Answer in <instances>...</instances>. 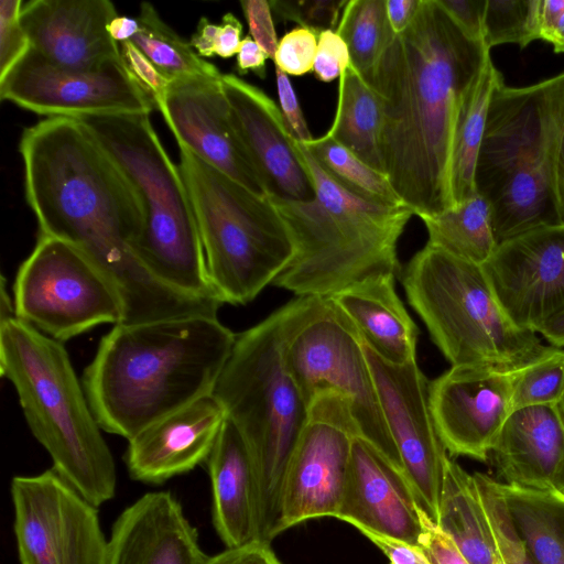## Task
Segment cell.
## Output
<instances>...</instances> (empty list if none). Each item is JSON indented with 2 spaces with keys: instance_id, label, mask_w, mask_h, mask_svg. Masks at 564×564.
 I'll list each match as a JSON object with an SVG mask.
<instances>
[{
  "instance_id": "6da1fadb",
  "label": "cell",
  "mask_w": 564,
  "mask_h": 564,
  "mask_svg": "<svg viewBox=\"0 0 564 564\" xmlns=\"http://www.w3.org/2000/svg\"><path fill=\"white\" fill-rule=\"evenodd\" d=\"M19 150L40 235L73 245L105 274L122 301L121 324L217 316L219 300L181 292L142 263L135 252L143 225L138 194L80 120H41L23 131Z\"/></svg>"
},
{
  "instance_id": "7a4b0ae2",
  "label": "cell",
  "mask_w": 564,
  "mask_h": 564,
  "mask_svg": "<svg viewBox=\"0 0 564 564\" xmlns=\"http://www.w3.org/2000/svg\"><path fill=\"white\" fill-rule=\"evenodd\" d=\"M490 50L466 34L437 0H420L410 25L394 34L369 85L382 107L384 174L415 216L455 207L452 151L463 101Z\"/></svg>"
},
{
  "instance_id": "3957f363",
  "label": "cell",
  "mask_w": 564,
  "mask_h": 564,
  "mask_svg": "<svg viewBox=\"0 0 564 564\" xmlns=\"http://www.w3.org/2000/svg\"><path fill=\"white\" fill-rule=\"evenodd\" d=\"M235 341L236 334L212 315L115 325L83 375L100 429L129 441L213 394Z\"/></svg>"
},
{
  "instance_id": "277c9868",
  "label": "cell",
  "mask_w": 564,
  "mask_h": 564,
  "mask_svg": "<svg viewBox=\"0 0 564 564\" xmlns=\"http://www.w3.org/2000/svg\"><path fill=\"white\" fill-rule=\"evenodd\" d=\"M325 306L326 297L296 296L236 335L213 391L249 453L260 542L270 543L280 534L283 477L308 416V404L289 366L288 347Z\"/></svg>"
},
{
  "instance_id": "5b68a950",
  "label": "cell",
  "mask_w": 564,
  "mask_h": 564,
  "mask_svg": "<svg viewBox=\"0 0 564 564\" xmlns=\"http://www.w3.org/2000/svg\"><path fill=\"white\" fill-rule=\"evenodd\" d=\"M563 130L564 72L523 87L497 83L475 174L497 245L560 225L554 165Z\"/></svg>"
},
{
  "instance_id": "8992f818",
  "label": "cell",
  "mask_w": 564,
  "mask_h": 564,
  "mask_svg": "<svg viewBox=\"0 0 564 564\" xmlns=\"http://www.w3.org/2000/svg\"><path fill=\"white\" fill-rule=\"evenodd\" d=\"M300 149L316 196L308 202L269 197L294 246L291 262L273 284L297 296L327 297L375 275H397V245L413 212L357 196L301 143Z\"/></svg>"
},
{
  "instance_id": "52a82bcc",
  "label": "cell",
  "mask_w": 564,
  "mask_h": 564,
  "mask_svg": "<svg viewBox=\"0 0 564 564\" xmlns=\"http://www.w3.org/2000/svg\"><path fill=\"white\" fill-rule=\"evenodd\" d=\"M0 370L52 468L94 506L111 500L115 459L63 344L18 317L0 323Z\"/></svg>"
},
{
  "instance_id": "ba28073f",
  "label": "cell",
  "mask_w": 564,
  "mask_h": 564,
  "mask_svg": "<svg viewBox=\"0 0 564 564\" xmlns=\"http://www.w3.org/2000/svg\"><path fill=\"white\" fill-rule=\"evenodd\" d=\"M78 120L138 194L143 225L135 252L142 263L163 283L181 292L219 300L207 276L199 230L181 169L162 145L150 113Z\"/></svg>"
},
{
  "instance_id": "9c48e42d",
  "label": "cell",
  "mask_w": 564,
  "mask_h": 564,
  "mask_svg": "<svg viewBox=\"0 0 564 564\" xmlns=\"http://www.w3.org/2000/svg\"><path fill=\"white\" fill-rule=\"evenodd\" d=\"M412 308L451 366L518 371L549 348L517 326L500 305L481 265L425 245L402 270Z\"/></svg>"
},
{
  "instance_id": "30bf717a",
  "label": "cell",
  "mask_w": 564,
  "mask_h": 564,
  "mask_svg": "<svg viewBox=\"0 0 564 564\" xmlns=\"http://www.w3.org/2000/svg\"><path fill=\"white\" fill-rule=\"evenodd\" d=\"M178 148L210 285L223 304H247L291 262L290 231L269 197Z\"/></svg>"
},
{
  "instance_id": "8fae6325",
  "label": "cell",
  "mask_w": 564,
  "mask_h": 564,
  "mask_svg": "<svg viewBox=\"0 0 564 564\" xmlns=\"http://www.w3.org/2000/svg\"><path fill=\"white\" fill-rule=\"evenodd\" d=\"M13 304L19 319L61 343L123 317L105 274L76 247L45 235L17 272Z\"/></svg>"
},
{
  "instance_id": "7c38bea8",
  "label": "cell",
  "mask_w": 564,
  "mask_h": 564,
  "mask_svg": "<svg viewBox=\"0 0 564 564\" xmlns=\"http://www.w3.org/2000/svg\"><path fill=\"white\" fill-rule=\"evenodd\" d=\"M288 361L308 405L314 393L322 389L345 395L350 401L360 435L403 473L362 339L328 297L324 310L291 338Z\"/></svg>"
},
{
  "instance_id": "4fadbf2b",
  "label": "cell",
  "mask_w": 564,
  "mask_h": 564,
  "mask_svg": "<svg viewBox=\"0 0 564 564\" xmlns=\"http://www.w3.org/2000/svg\"><path fill=\"white\" fill-rule=\"evenodd\" d=\"M20 564H109L98 507L53 468L10 484Z\"/></svg>"
},
{
  "instance_id": "5bb4252c",
  "label": "cell",
  "mask_w": 564,
  "mask_h": 564,
  "mask_svg": "<svg viewBox=\"0 0 564 564\" xmlns=\"http://www.w3.org/2000/svg\"><path fill=\"white\" fill-rule=\"evenodd\" d=\"M357 435L350 401L330 389L316 391L283 477L280 533L311 519L336 518Z\"/></svg>"
},
{
  "instance_id": "9a60e30c",
  "label": "cell",
  "mask_w": 564,
  "mask_h": 564,
  "mask_svg": "<svg viewBox=\"0 0 564 564\" xmlns=\"http://www.w3.org/2000/svg\"><path fill=\"white\" fill-rule=\"evenodd\" d=\"M0 97L47 118L151 113L155 108L122 59L91 70L69 69L33 48L0 79Z\"/></svg>"
},
{
  "instance_id": "2e32d148",
  "label": "cell",
  "mask_w": 564,
  "mask_h": 564,
  "mask_svg": "<svg viewBox=\"0 0 564 564\" xmlns=\"http://www.w3.org/2000/svg\"><path fill=\"white\" fill-rule=\"evenodd\" d=\"M364 348L403 474L419 507L437 523L448 453L431 411V381L416 360L393 365L382 360L365 344Z\"/></svg>"
},
{
  "instance_id": "e0dca14e",
  "label": "cell",
  "mask_w": 564,
  "mask_h": 564,
  "mask_svg": "<svg viewBox=\"0 0 564 564\" xmlns=\"http://www.w3.org/2000/svg\"><path fill=\"white\" fill-rule=\"evenodd\" d=\"M514 371L451 366L430 383L431 411L449 456L487 462L511 409Z\"/></svg>"
},
{
  "instance_id": "ac0fdd59",
  "label": "cell",
  "mask_w": 564,
  "mask_h": 564,
  "mask_svg": "<svg viewBox=\"0 0 564 564\" xmlns=\"http://www.w3.org/2000/svg\"><path fill=\"white\" fill-rule=\"evenodd\" d=\"M481 267L517 326L536 333L547 318L564 310V224L502 242Z\"/></svg>"
},
{
  "instance_id": "d6986e66",
  "label": "cell",
  "mask_w": 564,
  "mask_h": 564,
  "mask_svg": "<svg viewBox=\"0 0 564 564\" xmlns=\"http://www.w3.org/2000/svg\"><path fill=\"white\" fill-rule=\"evenodd\" d=\"M221 77L171 82L160 112L177 144L186 147L200 160L251 192L268 197L234 126Z\"/></svg>"
},
{
  "instance_id": "ffe728a7",
  "label": "cell",
  "mask_w": 564,
  "mask_h": 564,
  "mask_svg": "<svg viewBox=\"0 0 564 564\" xmlns=\"http://www.w3.org/2000/svg\"><path fill=\"white\" fill-rule=\"evenodd\" d=\"M221 86L234 126L268 197L292 202L313 200L315 187L300 142L291 133L273 99L235 74H223Z\"/></svg>"
},
{
  "instance_id": "44dd1931",
  "label": "cell",
  "mask_w": 564,
  "mask_h": 564,
  "mask_svg": "<svg viewBox=\"0 0 564 564\" xmlns=\"http://www.w3.org/2000/svg\"><path fill=\"white\" fill-rule=\"evenodd\" d=\"M118 15L108 0H32L20 15L31 48L61 67L91 70L122 59L107 31Z\"/></svg>"
},
{
  "instance_id": "7402d4cb",
  "label": "cell",
  "mask_w": 564,
  "mask_h": 564,
  "mask_svg": "<svg viewBox=\"0 0 564 564\" xmlns=\"http://www.w3.org/2000/svg\"><path fill=\"white\" fill-rule=\"evenodd\" d=\"M420 513L404 474L357 435L336 519L420 546L423 530Z\"/></svg>"
},
{
  "instance_id": "603a6c76",
  "label": "cell",
  "mask_w": 564,
  "mask_h": 564,
  "mask_svg": "<svg viewBox=\"0 0 564 564\" xmlns=\"http://www.w3.org/2000/svg\"><path fill=\"white\" fill-rule=\"evenodd\" d=\"M226 417L209 394L147 426L128 441L124 463L130 477L161 485L206 463Z\"/></svg>"
},
{
  "instance_id": "cb8c5ba5",
  "label": "cell",
  "mask_w": 564,
  "mask_h": 564,
  "mask_svg": "<svg viewBox=\"0 0 564 564\" xmlns=\"http://www.w3.org/2000/svg\"><path fill=\"white\" fill-rule=\"evenodd\" d=\"M109 541V564H203L208 556L169 490L147 492L122 510Z\"/></svg>"
},
{
  "instance_id": "d4e9b609",
  "label": "cell",
  "mask_w": 564,
  "mask_h": 564,
  "mask_svg": "<svg viewBox=\"0 0 564 564\" xmlns=\"http://www.w3.org/2000/svg\"><path fill=\"white\" fill-rule=\"evenodd\" d=\"M501 482L555 489L564 462V421L558 405H532L512 411L491 448Z\"/></svg>"
},
{
  "instance_id": "484cf974",
  "label": "cell",
  "mask_w": 564,
  "mask_h": 564,
  "mask_svg": "<svg viewBox=\"0 0 564 564\" xmlns=\"http://www.w3.org/2000/svg\"><path fill=\"white\" fill-rule=\"evenodd\" d=\"M206 465L212 485L213 524L225 547L260 542L251 460L239 431L227 417Z\"/></svg>"
},
{
  "instance_id": "4316f807",
  "label": "cell",
  "mask_w": 564,
  "mask_h": 564,
  "mask_svg": "<svg viewBox=\"0 0 564 564\" xmlns=\"http://www.w3.org/2000/svg\"><path fill=\"white\" fill-rule=\"evenodd\" d=\"M395 274H379L330 296L351 322L364 344L382 360L405 365L416 360L419 328L400 300Z\"/></svg>"
},
{
  "instance_id": "83f0119b",
  "label": "cell",
  "mask_w": 564,
  "mask_h": 564,
  "mask_svg": "<svg viewBox=\"0 0 564 564\" xmlns=\"http://www.w3.org/2000/svg\"><path fill=\"white\" fill-rule=\"evenodd\" d=\"M437 527L469 564H494L496 541L473 474L446 458Z\"/></svg>"
},
{
  "instance_id": "f1b7e54d",
  "label": "cell",
  "mask_w": 564,
  "mask_h": 564,
  "mask_svg": "<svg viewBox=\"0 0 564 564\" xmlns=\"http://www.w3.org/2000/svg\"><path fill=\"white\" fill-rule=\"evenodd\" d=\"M382 107L378 94L350 64L338 79L335 117L325 135L384 174L381 155Z\"/></svg>"
},
{
  "instance_id": "f546056e",
  "label": "cell",
  "mask_w": 564,
  "mask_h": 564,
  "mask_svg": "<svg viewBox=\"0 0 564 564\" xmlns=\"http://www.w3.org/2000/svg\"><path fill=\"white\" fill-rule=\"evenodd\" d=\"M511 521L536 564L564 561V494L500 481Z\"/></svg>"
},
{
  "instance_id": "4dcf8cb0",
  "label": "cell",
  "mask_w": 564,
  "mask_h": 564,
  "mask_svg": "<svg viewBox=\"0 0 564 564\" xmlns=\"http://www.w3.org/2000/svg\"><path fill=\"white\" fill-rule=\"evenodd\" d=\"M503 78L491 58L467 93L453 139L451 185L455 206L476 196V166L492 91Z\"/></svg>"
},
{
  "instance_id": "1f68e13d",
  "label": "cell",
  "mask_w": 564,
  "mask_h": 564,
  "mask_svg": "<svg viewBox=\"0 0 564 564\" xmlns=\"http://www.w3.org/2000/svg\"><path fill=\"white\" fill-rule=\"evenodd\" d=\"M420 218L429 235L426 245L462 260L482 265L498 247L489 202L479 194L451 209Z\"/></svg>"
},
{
  "instance_id": "d6a6232c",
  "label": "cell",
  "mask_w": 564,
  "mask_h": 564,
  "mask_svg": "<svg viewBox=\"0 0 564 564\" xmlns=\"http://www.w3.org/2000/svg\"><path fill=\"white\" fill-rule=\"evenodd\" d=\"M137 19L140 30L131 42L171 82L223 75L214 64L198 56L191 43L169 26L151 3H141Z\"/></svg>"
},
{
  "instance_id": "836d02e7",
  "label": "cell",
  "mask_w": 564,
  "mask_h": 564,
  "mask_svg": "<svg viewBox=\"0 0 564 564\" xmlns=\"http://www.w3.org/2000/svg\"><path fill=\"white\" fill-rule=\"evenodd\" d=\"M335 32L348 47L350 64L369 84L394 35L387 14V0H348Z\"/></svg>"
},
{
  "instance_id": "e575fe53",
  "label": "cell",
  "mask_w": 564,
  "mask_h": 564,
  "mask_svg": "<svg viewBox=\"0 0 564 564\" xmlns=\"http://www.w3.org/2000/svg\"><path fill=\"white\" fill-rule=\"evenodd\" d=\"M301 144L334 180L357 196L380 205L404 206L386 174L334 139L324 134Z\"/></svg>"
},
{
  "instance_id": "d590c367",
  "label": "cell",
  "mask_w": 564,
  "mask_h": 564,
  "mask_svg": "<svg viewBox=\"0 0 564 564\" xmlns=\"http://www.w3.org/2000/svg\"><path fill=\"white\" fill-rule=\"evenodd\" d=\"M541 0H487L484 42L491 50L502 44L521 48L540 40Z\"/></svg>"
},
{
  "instance_id": "8d00e7d4",
  "label": "cell",
  "mask_w": 564,
  "mask_h": 564,
  "mask_svg": "<svg viewBox=\"0 0 564 564\" xmlns=\"http://www.w3.org/2000/svg\"><path fill=\"white\" fill-rule=\"evenodd\" d=\"M564 398V348L549 346L535 361L514 371L512 411L532 405H558Z\"/></svg>"
},
{
  "instance_id": "74e56055",
  "label": "cell",
  "mask_w": 564,
  "mask_h": 564,
  "mask_svg": "<svg viewBox=\"0 0 564 564\" xmlns=\"http://www.w3.org/2000/svg\"><path fill=\"white\" fill-rule=\"evenodd\" d=\"M473 477L486 511L498 553L505 564H536L511 521L500 481L479 471L474 473Z\"/></svg>"
},
{
  "instance_id": "f35d334b",
  "label": "cell",
  "mask_w": 564,
  "mask_h": 564,
  "mask_svg": "<svg viewBox=\"0 0 564 564\" xmlns=\"http://www.w3.org/2000/svg\"><path fill=\"white\" fill-rule=\"evenodd\" d=\"M272 12L283 21L294 22L319 35L335 31L346 0H271Z\"/></svg>"
},
{
  "instance_id": "ab89813d",
  "label": "cell",
  "mask_w": 564,
  "mask_h": 564,
  "mask_svg": "<svg viewBox=\"0 0 564 564\" xmlns=\"http://www.w3.org/2000/svg\"><path fill=\"white\" fill-rule=\"evenodd\" d=\"M21 0L0 2V79L3 78L31 50L30 39L21 21Z\"/></svg>"
},
{
  "instance_id": "60d3db41",
  "label": "cell",
  "mask_w": 564,
  "mask_h": 564,
  "mask_svg": "<svg viewBox=\"0 0 564 564\" xmlns=\"http://www.w3.org/2000/svg\"><path fill=\"white\" fill-rule=\"evenodd\" d=\"M317 42L318 34L314 31L301 26L292 29L279 40L274 66L292 76L313 72Z\"/></svg>"
},
{
  "instance_id": "b9f144b4",
  "label": "cell",
  "mask_w": 564,
  "mask_h": 564,
  "mask_svg": "<svg viewBox=\"0 0 564 564\" xmlns=\"http://www.w3.org/2000/svg\"><path fill=\"white\" fill-rule=\"evenodd\" d=\"M119 46L122 61L130 74L161 111L171 80L131 41L122 42Z\"/></svg>"
},
{
  "instance_id": "7bdbcfd3",
  "label": "cell",
  "mask_w": 564,
  "mask_h": 564,
  "mask_svg": "<svg viewBox=\"0 0 564 564\" xmlns=\"http://www.w3.org/2000/svg\"><path fill=\"white\" fill-rule=\"evenodd\" d=\"M350 63L348 47L335 31L326 30L319 33L313 66L317 79L324 83L339 79Z\"/></svg>"
},
{
  "instance_id": "ee69618b",
  "label": "cell",
  "mask_w": 564,
  "mask_h": 564,
  "mask_svg": "<svg viewBox=\"0 0 564 564\" xmlns=\"http://www.w3.org/2000/svg\"><path fill=\"white\" fill-rule=\"evenodd\" d=\"M240 6L249 26V35L264 51L268 58L274 61L279 41L269 1L242 0Z\"/></svg>"
},
{
  "instance_id": "f6af8a7d",
  "label": "cell",
  "mask_w": 564,
  "mask_h": 564,
  "mask_svg": "<svg viewBox=\"0 0 564 564\" xmlns=\"http://www.w3.org/2000/svg\"><path fill=\"white\" fill-rule=\"evenodd\" d=\"M420 516L423 527L420 547L431 564H469L453 540L422 509Z\"/></svg>"
},
{
  "instance_id": "bcb514c9",
  "label": "cell",
  "mask_w": 564,
  "mask_h": 564,
  "mask_svg": "<svg viewBox=\"0 0 564 564\" xmlns=\"http://www.w3.org/2000/svg\"><path fill=\"white\" fill-rule=\"evenodd\" d=\"M274 73L280 109L291 133L300 143H307L312 141L314 138L310 132L289 76L278 66H274Z\"/></svg>"
},
{
  "instance_id": "7dc6e473",
  "label": "cell",
  "mask_w": 564,
  "mask_h": 564,
  "mask_svg": "<svg viewBox=\"0 0 564 564\" xmlns=\"http://www.w3.org/2000/svg\"><path fill=\"white\" fill-rule=\"evenodd\" d=\"M454 22L470 37L484 41L487 0H437Z\"/></svg>"
},
{
  "instance_id": "c3c4849f",
  "label": "cell",
  "mask_w": 564,
  "mask_h": 564,
  "mask_svg": "<svg viewBox=\"0 0 564 564\" xmlns=\"http://www.w3.org/2000/svg\"><path fill=\"white\" fill-rule=\"evenodd\" d=\"M388 557L390 564H431L423 550L405 541L366 528H356Z\"/></svg>"
},
{
  "instance_id": "681fc988",
  "label": "cell",
  "mask_w": 564,
  "mask_h": 564,
  "mask_svg": "<svg viewBox=\"0 0 564 564\" xmlns=\"http://www.w3.org/2000/svg\"><path fill=\"white\" fill-rule=\"evenodd\" d=\"M203 564H282L270 543L253 542L242 547L225 549L208 555Z\"/></svg>"
},
{
  "instance_id": "f907efd6",
  "label": "cell",
  "mask_w": 564,
  "mask_h": 564,
  "mask_svg": "<svg viewBox=\"0 0 564 564\" xmlns=\"http://www.w3.org/2000/svg\"><path fill=\"white\" fill-rule=\"evenodd\" d=\"M540 40L557 54L564 53V0H541Z\"/></svg>"
},
{
  "instance_id": "816d5d0a",
  "label": "cell",
  "mask_w": 564,
  "mask_h": 564,
  "mask_svg": "<svg viewBox=\"0 0 564 564\" xmlns=\"http://www.w3.org/2000/svg\"><path fill=\"white\" fill-rule=\"evenodd\" d=\"M241 35V22L232 13H226L219 24L215 55L223 58L237 55L242 41Z\"/></svg>"
},
{
  "instance_id": "f5cc1de1",
  "label": "cell",
  "mask_w": 564,
  "mask_h": 564,
  "mask_svg": "<svg viewBox=\"0 0 564 564\" xmlns=\"http://www.w3.org/2000/svg\"><path fill=\"white\" fill-rule=\"evenodd\" d=\"M268 56L257 42L248 34L240 44L237 53V70L240 75L249 72L257 76L265 77V61Z\"/></svg>"
},
{
  "instance_id": "db71d44e",
  "label": "cell",
  "mask_w": 564,
  "mask_h": 564,
  "mask_svg": "<svg viewBox=\"0 0 564 564\" xmlns=\"http://www.w3.org/2000/svg\"><path fill=\"white\" fill-rule=\"evenodd\" d=\"M219 24L212 23L205 17L200 18L196 32L189 41L198 56L202 58L215 56Z\"/></svg>"
},
{
  "instance_id": "11a10c76",
  "label": "cell",
  "mask_w": 564,
  "mask_h": 564,
  "mask_svg": "<svg viewBox=\"0 0 564 564\" xmlns=\"http://www.w3.org/2000/svg\"><path fill=\"white\" fill-rule=\"evenodd\" d=\"M420 0H387V14L394 34L403 32L412 22Z\"/></svg>"
},
{
  "instance_id": "9f6ffc18",
  "label": "cell",
  "mask_w": 564,
  "mask_h": 564,
  "mask_svg": "<svg viewBox=\"0 0 564 564\" xmlns=\"http://www.w3.org/2000/svg\"><path fill=\"white\" fill-rule=\"evenodd\" d=\"M554 189L560 224H564V130L555 156Z\"/></svg>"
},
{
  "instance_id": "6f0895ef",
  "label": "cell",
  "mask_w": 564,
  "mask_h": 564,
  "mask_svg": "<svg viewBox=\"0 0 564 564\" xmlns=\"http://www.w3.org/2000/svg\"><path fill=\"white\" fill-rule=\"evenodd\" d=\"M139 30L140 24L137 18L119 14L107 26L109 35L118 44L131 41Z\"/></svg>"
},
{
  "instance_id": "680465c9",
  "label": "cell",
  "mask_w": 564,
  "mask_h": 564,
  "mask_svg": "<svg viewBox=\"0 0 564 564\" xmlns=\"http://www.w3.org/2000/svg\"><path fill=\"white\" fill-rule=\"evenodd\" d=\"M553 347L564 348V310L547 318L538 329Z\"/></svg>"
},
{
  "instance_id": "91938a15",
  "label": "cell",
  "mask_w": 564,
  "mask_h": 564,
  "mask_svg": "<svg viewBox=\"0 0 564 564\" xmlns=\"http://www.w3.org/2000/svg\"><path fill=\"white\" fill-rule=\"evenodd\" d=\"M1 301H0V323H4L9 319H12L15 316L14 304L11 302L7 289H6V280L2 275L1 278Z\"/></svg>"
},
{
  "instance_id": "94428289",
  "label": "cell",
  "mask_w": 564,
  "mask_h": 564,
  "mask_svg": "<svg viewBox=\"0 0 564 564\" xmlns=\"http://www.w3.org/2000/svg\"><path fill=\"white\" fill-rule=\"evenodd\" d=\"M554 488L560 492L564 494V462L562 463L555 479H554Z\"/></svg>"
},
{
  "instance_id": "6125c7cd",
  "label": "cell",
  "mask_w": 564,
  "mask_h": 564,
  "mask_svg": "<svg viewBox=\"0 0 564 564\" xmlns=\"http://www.w3.org/2000/svg\"><path fill=\"white\" fill-rule=\"evenodd\" d=\"M558 409H560L561 415H562L563 421H564V398H563V399H562V401L560 402V404H558Z\"/></svg>"
},
{
  "instance_id": "be15d7a7",
  "label": "cell",
  "mask_w": 564,
  "mask_h": 564,
  "mask_svg": "<svg viewBox=\"0 0 564 564\" xmlns=\"http://www.w3.org/2000/svg\"><path fill=\"white\" fill-rule=\"evenodd\" d=\"M498 551V550H497ZM494 564H505V562L502 561L501 556L499 555V553H497L496 557H495V561H494Z\"/></svg>"
},
{
  "instance_id": "e7e4bbea",
  "label": "cell",
  "mask_w": 564,
  "mask_h": 564,
  "mask_svg": "<svg viewBox=\"0 0 564 564\" xmlns=\"http://www.w3.org/2000/svg\"><path fill=\"white\" fill-rule=\"evenodd\" d=\"M562 564H564V561L562 562Z\"/></svg>"
}]
</instances>
